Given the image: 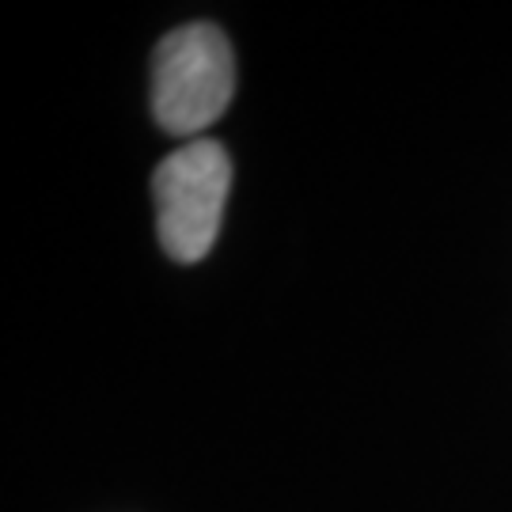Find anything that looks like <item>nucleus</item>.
<instances>
[{
    "instance_id": "1",
    "label": "nucleus",
    "mask_w": 512,
    "mask_h": 512,
    "mask_svg": "<svg viewBox=\"0 0 512 512\" xmlns=\"http://www.w3.org/2000/svg\"><path fill=\"white\" fill-rule=\"evenodd\" d=\"M236 92V57L220 27L190 23L156 46L152 57V114L156 122L190 137L213 126Z\"/></svg>"
},
{
    "instance_id": "2",
    "label": "nucleus",
    "mask_w": 512,
    "mask_h": 512,
    "mask_svg": "<svg viewBox=\"0 0 512 512\" xmlns=\"http://www.w3.org/2000/svg\"><path fill=\"white\" fill-rule=\"evenodd\" d=\"M228 186H232V160L217 141H190L156 167L152 202L167 258L202 262L213 251Z\"/></svg>"
}]
</instances>
